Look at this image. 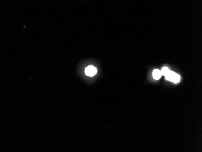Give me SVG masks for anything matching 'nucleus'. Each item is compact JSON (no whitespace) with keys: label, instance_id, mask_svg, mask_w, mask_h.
I'll use <instances>...</instances> for the list:
<instances>
[{"label":"nucleus","instance_id":"nucleus-1","mask_svg":"<svg viewBox=\"0 0 202 152\" xmlns=\"http://www.w3.org/2000/svg\"><path fill=\"white\" fill-rule=\"evenodd\" d=\"M165 76L166 80L172 81L174 83H177L178 82H179V81L180 79V76L179 75H177L175 72H172L171 70L169 72H168V73L166 75H165Z\"/></svg>","mask_w":202,"mask_h":152},{"label":"nucleus","instance_id":"nucleus-3","mask_svg":"<svg viewBox=\"0 0 202 152\" xmlns=\"http://www.w3.org/2000/svg\"><path fill=\"white\" fill-rule=\"evenodd\" d=\"M162 73H161V71L159 69H155L153 70V76L154 78V79L158 80L159 79L161 76H162Z\"/></svg>","mask_w":202,"mask_h":152},{"label":"nucleus","instance_id":"nucleus-4","mask_svg":"<svg viewBox=\"0 0 202 152\" xmlns=\"http://www.w3.org/2000/svg\"><path fill=\"white\" fill-rule=\"evenodd\" d=\"M170 71V69H168V67H163V69H162V70H161V73H162V75L165 76V75H166L168 73V72H169Z\"/></svg>","mask_w":202,"mask_h":152},{"label":"nucleus","instance_id":"nucleus-2","mask_svg":"<svg viewBox=\"0 0 202 152\" xmlns=\"http://www.w3.org/2000/svg\"><path fill=\"white\" fill-rule=\"evenodd\" d=\"M97 72V70L96 67H94L93 66H89L87 67H86L85 70V73L87 76L92 77L94 76Z\"/></svg>","mask_w":202,"mask_h":152}]
</instances>
